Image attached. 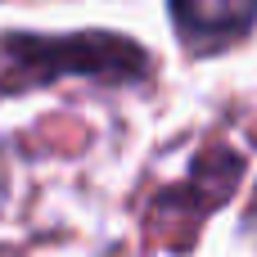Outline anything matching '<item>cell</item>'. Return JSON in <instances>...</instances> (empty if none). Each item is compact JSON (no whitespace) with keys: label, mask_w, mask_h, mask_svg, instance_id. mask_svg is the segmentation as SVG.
<instances>
[{"label":"cell","mask_w":257,"mask_h":257,"mask_svg":"<svg viewBox=\"0 0 257 257\" xmlns=\"http://www.w3.org/2000/svg\"><path fill=\"white\" fill-rule=\"evenodd\" d=\"M149 54L113 32L77 36H5L0 41V86H45L59 77H99V81H140Z\"/></svg>","instance_id":"6da1fadb"},{"label":"cell","mask_w":257,"mask_h":257,"mask_svg":"<svg viewBox=\"0 0 257 257\" xmlns=\"http://www.w3.org/2000/svg\"><path fill=\"white\" fill-rule=\"evenodd\" d=\"M181 36L194 50L230 45L257 23V0H167Z\"/></svg>","instance_id":"7a4b0ae2"}]
</instances>
